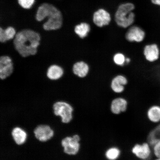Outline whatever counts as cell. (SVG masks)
Returning a JSON list of instances; mask_svg holds the SVG:
<instances>
[{
	"label": "cell",
	"mask_w": 160,
	"mask_h": 160,
	"mask_svg": "<svg viewBox=\"0 0 160 160\" xmlns=\"http://www.w3.org/2000/svg\"><path fill=\"white\" fill-rule=\"evenodd\" d=\"M41 39V35L38 32L24 29L17 32L13 40V45L19 55L26 58L37 54Z\"/></svg>",
	"instance_id": "6da1fadb"
},
{
	"label": "cell",
	"mask_w": 160,
	"mask_h": 160,
	"mask_svg": "<svg viewBox=\"0 0 160 160\" xmlns=\"http://www.w3.org/2000/svg\"><path fill=\"white\" fill-rule=\"evenodd\" d=\"M135 6L131 3L119 5L115 15V21L119 27L126 28L130 27L134 22L135 15L133 12Z\"/></svg>",
	"instance_id": "7a4b0ae2"
},
{
	"label": "cell",
	"mask_w": 160,
	"mask_h": 160,
	"mask_svg": "<svg viewBox=\"0 0 160 160\" xmlns=\"http://www.w3.org/2000/svg\"><path fill=\"white\" fill-rule=\"evenodd\" d=\"M53 109L55 115L61 118L62 122L69 123L73 119L74 108L70 103L63 101L56 102Z\"/></svg>",
	"instance_id": "3957f363"
},
{
	"label": "cell",
	"mask_w": 160,
	"mask_h": 160,
	"mask_svg": "<svg viewBox=\"0 0 160 160\" xmlns=\"http://www.w3.org/2000/svg\"><path fill=\"white\" fill-rule=\"evenodd\" d=\"M81 136L78 134L65 138L61 141L64 152L69 155H77L81 149Z\"/></svg>",
	"instance_id": "277c9868"
},
{
	"label": "cell",
	"mask_w": 160,
	"mask_h": 160,
	"mask_svg": "<svg viewBox=\"0 0 160 160\" xmlns=\"http://www.w3.org/2000/svg\"><path fill=\"white\" fill-rule=\"evenodd\" d=\"M42 22V27L46 31H56L61 28L63 25L61 12L57 9L47 19Z\"/></svg>",
	"instance_id": "5b68a950"
},
{
	"label": "cell",
	"mask_w": 160,
	"mask_h": 160,
	"mask_svg": "<svg viewBox=\"0 0 160 160\" xmlns=\"http://www.w3.org/2000/svg\"><path fill=\"white\" fill-rule=\"evenodd\" d=\"M151 147L148 142L137 143L132 147L131 152L139 160H150L152 153Z\"/></svg>",
	"instance_id": "8992f818"
},
{
	"label": "cell",
	"mask_w": 160,
	"mask_h": 160,
	"mask_svg": "<svg viewBox=\"0 0 160 160\" xmlns=\"http://www.w3.org/2000/svg\"><path fill=\"white\" fill-rule=\"evenodd\" d=\"M14 70L12 60L7 55L0 57V78L2 80L7 79L13 73Z\"/></svg>",
	"instance_id": "52a82bcc"
},
{
	"label": "cell",
	"mask_w": 160,
	"mask_h": 160,
	"mask_svg": "<svg viewBox=\"0 0 160 160\" xmlns=\"http://www.w3.org/2000/svg\"><path fill=\"white\" fill-rule=\"evenodd\" d=\"M143 53L145 59L148 62H155L159 59L160 48L157 43H148L144 48Z\"/></svg>",
	"instance_id": "ba28073f"
},
{
	"label": "cell",
	"mask_w": 160,
	"mask_h": 160,
	"mask_svg": "<svg viewBox=\"0 0 160 160\" xmlns=\"http://www.w3.org/2000/svg\"><path fill=\"white\" fill-rule=\"evenodd\" d=\"M33 133L36 138L42 142L49 141L54 134V132L50 126L45 124L37 126L34 130Z\"/></svg>",
	"instance_id": "9c48e42d"
},
{
	"label": "cell",
	"mask_w": 160,
	"mask_h": 160,
	"mask_svg": "<svg viewBox=\"0 0 160 160\" xmlns=\"http://www.w3.org/2000/svg\"><path fill=\"white\" fill-rule=\"evenodd\" d=\"M128 103L123 97H118L112 100L110 105V111L115 115H118L127 111Z\"/></svg>",
	"instance_id": "30bf717a"
},
{
	"label": "cell",
	"mask_w": 160,
	"mask_h": 160,
	"mask_svg": "<svg viewBox=\"0 0 160 160\" xmlns=\"http://www.w3.org/2000/svg\"><path fill=\"white\" fill-rule=\"evenodd\" d=\"M145 32L141 28L137 26L131 27L126 34L125 38L130 42H141L144 40Z\"/></svg>",
	"instance_id": "8fae6325"
},
{
	"label": "cell",
	"mask_w": 160,
	"mask_h": 160,
	"mask_svg": "<svg viewBox=\"0 0 160 160\" xmlns=\"http://www.w3.org/2000/svg\"><path fill=\"white\" fill-rule=\"evenodd\" d=\"M111 18L109 13L103 9H100L93 14V21L94 23L99 27L108 25Z\"/></svg>",
	"instance_id": "7c38bea8"
},
{
	"label": "cell",
	"mask_w": 160,
	"mask_h": 160,
	"mask_svg": "<svg viewBox=\"0 0 160 160\" xmlns=\"http://www.w3.org/2000/svg\"><path fill=\"white\" fill-rule=\"evenodd\" d=\"M57 9L51 4L44 3L38 8L36 13V19L39 22L44 21Z\"/></svg>",
	"instance_id": "4fadbf2b"
},
{
	"label": "cell",
	"mask_w": 160,
	"mask_h": 160,
	"mask_svg": "<svg viewBox=\"0 0 160 160\" xmlns=\"http://www.w3.org/2000/svg\"><path fill=\"white\" fill-rule=\"evenodd\" d=\"M128 83V80L125 76L118 75L113 78L111 81V88L116 93H122L125 90V86Z\"/></svg>",
	"instance_id": "5bb4252c"
},
{
	"label": "cell",
	"mask_w": 160,
	"mask_h": 160,
	"mask_svg": "<svg viewBox=\"0 0 160 160\" xmlns=\"http://www.w3.org/2000/svg\"><path fill=\"white\" fill-rule=\"evenodd\" d=\"M11 135L15 143L19 145H23L25 142L28 137L25 130L18 127L14 128L12 130Z\"/></svg>",
	"instance_id": "9a60e30c"
},
{
	"label": "cell",
	"mask_w": 160,
	"mask_h": 160,
	"mask_svg": "<svg viewBox=\"0 0 160 160\" xmlns=\"http://www.w3.org/2000/svg\"><path fill=\"white\" fill-rule=\"evenodd\" d=\"M89 71L88 65L83 61L77 62L73 66L72 72L74 74L80 78L85 77Z\"/></svg>",
	"instance_id": "2e32d148"
},
{
	"label": "cell",
	"mask_w": 160,
	"mask_h": 160,
	"mask_svg": "<svg viewBox=\"0 0 160 160\" xmlns=\"http://www.w3.org/2000/svg\"><path fill=\"white\" fill-rule=\"evenodd\" d=\"M63 70L61 67L57 65L50 66L47 72V76L48 78L52 81H57L63 77Z\"/></svg>",
	"instance_id": "e0dca14e"
},
{
	"label": "cell",
	"mask_w": 160,
	"mask_h": 160,
	"mask_svg": "<svg viewBox=\"0 0 160 160\" xmlns=\"http://www.w3.org/2000/svg\"><path fill=\"white\" fill-rule=\"evenodd\" d=\"M17 32L15 28L12 26H9L5 29L0 27V42L3 43L14 39Z\"/></svg>",
	"instance_id": "ac0fdd59"
},
{
	"label": "cell",
	"mask_w": 160,
	"mask_h": 160,
	"mask_svg": "<svg viewBox=\"0 0 160 160\" xmlns=\"http://www.w3.org/2000/svg\"><path fill=\"white\" fill-rule=\"evenodd\" d=\"M147 119L152 123H157L160 121V106L152 105L148 108L146 113Z\"/></svg>",
	"instance_id": "d6986e66"
},
{
	"label": "cell",
	"mask_w": 160,
	"mask_h": 160,
	"mask_svg": "<svg viewBox=\"0 0 160 160\" xmlns=\"http://www.w3.org/2000/svg\"><path fill=\"white\" fill-rule=\"evenodd\" d=\"M91 31V27L88 23L81 22L75 25L74 32L80 38L83 39L87 37Z\"/></svg>",
	"instance_id": "ffe728a7"
},
{
	"label": "cell",
	"mask_w": 160,
	"mask_h": 160,
	"mask_svg": "<svg viewBox=\"0 0 160 160\" xmlns=\"http://www.w3.org/2000/svg\"><path fill=\"white\" fill-rule=\"evenodd\" d=\"M122 154V151L118 147L111 146L106 149L104 157L106 160H118Z\"/></svg>",
	"instance_id": "44dd1931"
},
{
	"label": "cell",
	"mask_w": 160,
	"mask_h": 160,
	"mask_svg": "<svg viewBox=\"0 0 160 160\" xmlns=\"http://www.w3.org/2000/svg\"><path fill=\"white\" fill-rule=\"evenodd\" d=\"M160 139V124L151 132L148 137V142L152 147Z\"/></svg>",
	"instance_id": "7402d4cb"
},
{
	"label": "cell",
	"mask_w": 160,
	"mask_h": 160,
	"mask_svg": "<svg viewBox=\"0 0 160 160\" xmlns=\"http://www.w3.org/2000/svg\"><path fill=\"white\" fill-rule=\"evenodd\" d=\"M126 58L123 54L118 53L115 54L113 57V61L115 64L122 66L125 63Z\"/></svg>",
	"instance_id": "603a6c76"
},
{
	"label": "cell",
	"mask_w": 160,
	"mask_h": 160,
	"mask_svg": "<svg viewBox=\"0 0 160 160\" xmlns=\"http://www.w3.org/2000/svg\"><path fill=\"white\" fill-rule=\"evenodd\" d=\"M18 2L20 7L25 9H29L34 5L35 0H18Z\"/></svg>",
	"instance_id": "cb8c5ba5"
},
{
	"label": "cell",
	"mask_w": 160,
	"mask_h": 160,
	"mask_svg": "<svg viewBox=\"0 0 160 160\" xmlns=\"http://www.w3.org/2000/svg\"><path fill=\"white\" fill-rule=\"evenodd\" d=\"M152 147L154 155L157 158H160V139Z\"/></svg>",
	"instance_id": "d4e9b609"
},
{
	"label": "cell",
	"mask_w": 160,
	"mask_h": 160,
	"mask_svg": "<svg viewBox=\"0 0 160 160\" xmlns=\"http://www.w3.org/2000/svg\"><path fill=\"white\" fill-rule=\"evenodd\" d=\"M153 4L160 6V0H151Z\"/></svg>",
	"instance_id": "484cf974"
},
{
	"label": "cell",
	"mask_w": 160,
	"mask_h": 160,
	"mask_svg": "<svg viewBox=\"0 0 160 160\" xmlns=\"http://www.w3.org/2000/svg\"><path fill=\"white\" fill-rule=\"evenodd\" d=\"M131 62V59L129 58H126L125 63H129Z\"/></svg>",
	"instance_id": "4316f807"
},
{
	"label": "cell",
	"mask_w": 160,
	"mask_h": 160,
	"mask_svg": "<svg viewBox=\"0 0 160 160\" xmlns=\"http://www.w3.org/2000/svg\"><path fill=\"white\" fill-rule=\"evenodd\" d=\"M153 160H160V158H157V159Z\"/></svg>",
	"instance_id": "83f0119b"
}]
</instances>
